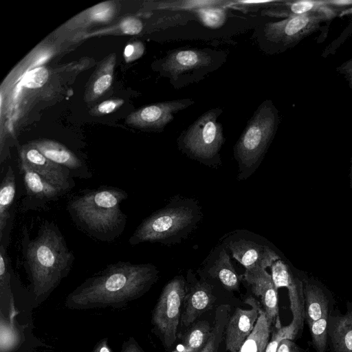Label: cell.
Masks as SVG:
<instances>
[{"instance_id":"obj_1","label":"cell","mask_w":352,"mask_h":352,"mask_svg":"<svg viewBox=\"0 0 352 352\" xmlns=\"http://www.w3.org/2000/svg\"><path fill=\"white\" fill-rule=\"evenodd\" d=\"M158 273L150 263L120 261L110 265L69 293L65 307L78 310L122 309L147 292L157 281Z\"/></svg>"},{"instance_id":"obj_2","label":"cell","mask_w":352,"mask_h":352,"mask_svg":"<svg viewBox=\"0 0 352 352\" xmlns=\"http://www.w3.org/2000/svg\"><path fill=\"white\" fill-rule=\"evenodd\" d=\"M30 280L35 299L45 300L69 273L72 252L53 224H46L37 237L29 241L25 250Z\"/></svg>"},{"instance_id":"obj_3","label":"cell","mask_w":352,"mask_h":352,"mask_svg":"<svg viewBox=\"0 0 352 352\" xmlns=\"http://www.w3.org/2000/svg\"><path fill=\"white\" fill-rule=\"evenodd\" d=\"M201 206L197 200L175 195L162 208L145 219L129 239L134 245L143 242L164 245L179 243L201 222Z\"/></svg>"},{"instance_id":"obj_4","label":"cell","mask_w":352,"mask_h":352,"mask_svg":"<svg viewBox=\"0 0 352 352\" xmlns=\"http://www.w3.org/2000/svg\"><path fill=\"white\" fill-rule=\"evenodd\" d=\"M278 114L269 101L256 111L234 148L238 180H245L258 168L274 137Z\"/></svg>"},{"instance_id":"obj_5","label":"cell","mask_w":352,"mask_h":352,"mask_svg":"<svg viewBox=\"0 0 352 352\" xmlns=\"http://www.w3.org/2000/svg\"><path fill=\"white\" fill-rule=\"evenodd\" d=\"M126 197V192L117 188L98 189L76 198L70 208L89 229L107 232L124 223L126 217L120 204Z\"/></svg>"},{"instance_id":"obj_6","label":"cell","mask_w":352,"mask_h":352,"mask_svg":"<svg viewBox=\"0 0 352 352\" xmlns=\"http://www.w3.org/2000/svg\"><path fill=\"white\" fill-rule=\"evenodd\" d=\"M221 109H211L200 116L179 141L181 150L189 157L206 166L221 164L220 149L224 142L221 125L217 121Z\"/></svg>"},{"instance_id":"obj_7","label":"cell","mask_w":352,"mask_h":352,"mask_svg":"<svg viewBox=\"0 0 352 352\" xmlns=\"http://www.w3.org/2000/svg\"><path fill=\"white\" fill-rule=\"evenodd\" d=\"M186 292V279L176 276L164 287L152 311L153 331L166 349L176 342Z\"/></svg>"},{"instance_id":"obj_8","label":"cell","mask_w":352,"mask_h":352,"mask_svg":"<svg viewBox=\"0 0 352 352\" xmlns=\"http://www.w3.org/2000/svg\"><path fill=\"white\" fill-rule=\"evenodd\" d=\"M222 243L245 270H265L280 258L265 239L245 230L229 233Z\"/></svg>"},{"instance_id":"obj_9","label":"cell","mask_w":352,"mask_h":352,"mask_svg":"<svg viewBox=\"0 0 352 352\" xmlns=\"http://www.w3.org/2000/svg\"><path fill=\"white\" fill-rule=\"evenodd\" d=\"M326 20L325 16L316 12L291 15L284 20L267 23L264 32L272 43L289 46L316 31Z\"/></svg>"},{"instance_id":"obj_10","label":"cell","mask_w":352,"mask_h":352,"mask_svg":"<svg viewBox=\"0 0 352 352\" xmlns=\"http://www.w3.org/2000/svg\"><path fill=\"white\" fill-rule=\"evenodd\" d=\"M212 284L201 278L198 280L192 270L186 276V292L180 318V326L186 329L204 312L212 309L215 296Z\"/></svg>"},{"instance_id":"obj_11","label":"cell","mask_w":352,"mask_h":352,"mask_svg":"<svg viewBox=\"0 0 352 352\" xmlns=\"http://www.w3.org/2000/svg\"><path fill=\"white\" fill-rule=\"evenodd\" d=\"M271 267L272 277L277 289L286 287L292 314L291 324L295 327L298 338L302 335L305 321V300L302 280L296 276L289 265L281 258Z\"/></svg>"},{"instance_id":"obj_12","label":"cell","mask_w":352,"mask_h":352,"mask_svg":"<svg viewBox=\"0 0 352 352\" xmlns=\"http://www.w3.org/2000/svg\"><path fill=\"white\" fill-rule=\"evenodd\" d=\"M198 273L201 277H206L201 278L206 280L212 279L228 292L239 291L241 276L236 271L230 254L223 243L210 252Z\"/></svg>"},{"instance_id":"obj_13","label":"cell","mask_w":352,"mask_h":352,"mask_svg":"<svg viewBox=\"0 0 352 352\" xmlns=\"http://www.w3.org/2000/svg\"><path fill=\"white\" fill-rule=\"evenodd\" d=\"M193 103L190 99H182L153 104L131 113L125 122L139 129H162L173 120L175 113Z\"/></svg>"},{"instance_id":"obj_14","label":"cell","mask_w":352,"mask_h":352,"mask_svg":"<svg viewBox=\"0 0 352 352\" xmlns=\"http://www.w3.org/2000/svg\"><path fill=\"white\" fill-rule=\"evenodd\" d=\"M251 305L250 309L236 308L229 318L225 330L226 349L228 352H238L244 342L252 332L257 321L260 302L253 297L245 300Z\"/></svg>"},{"instance_id":"obj_15","label":"cell","mask_w":352,"mask_h":352,"mask_svg":"<svg viewBox=\"0 0 352 352\" xmlns=\"http://www.w3.org/2000/svg\"><path fill=\"white\" fill-rule=\"evenodd\" d=\"M250 287L252 292L260 299L261 308L266 318L273 324L281 327L278 319V289L276 287L272 275L265 269L245 270L241 276Z\"/></svg>"},{"instance_id":"obj_16","label":"cell","mask_w":352,"mask_h":352,"mask_svg":"<svg viewBox=\"0 0 352 352\" xmlns=\"http://www.w3.org/2000/svg\"><path fill=\"white\" fill-rule=\"evenodd\" d=\"M21 160L59 190L71 187L70 170L58 164L43 155L31 144L24 146L20 152Z\"/></svg>"},{"instance_id":"obj_17","label":"cell","mask_w":352,"mask_h":352,"mask_svg":"<svg viewBox=\"0 0 352 352\" xmlns=\"http://www.w3.org/2000/svg\"><path fill=\"white\" fill-rule=\"evenodd\" d=\"M305 300V320L309 324L322 318H328L334 309L335 300L331 292L314 278L302 280Z\"/></svg>"},{"instance_id":"obj_18","label":"cell","mask_w":352,"mask_h":352,"mask_svg":"<svg viewBox=\"0 0 352 352\" xmlns=\"http://www.w3.org/2000/svg\"><path fill=\"white\" fill-rule=\"evenodd\" d=\"M328 348L330 352H352V302L345 311L333 309L327 319Z\"/></svg>"},{"instance_id":"obj_19","label":"cell","mask_w":352,"mask_h":352,"mask_svg":"<svg viewBox=\"0 0 352 352\" xmlns=\"http://www.w3.org/2000/svg\"><path fill=\"white\" fill-rule=\"evenodd\" d=\"M212 56L205 51L184 50L169 54L164 59L162 67L175 80L182 74L206 67L212 65Z\"/></svg>"},{"instance_id":"obj_20","label":"cell","mask_w":352,"mask_h":352,"mask_svg":"<svg viewBox=\"0 0 352 352\" xmlns=\"http://www.w3.org/2000/svg\"><path fill=\"white\" fill-rule=\"evenodd\" d=\"M50 160L69 170L82 167V161L63 144L50 140H38L30 143Z\"/></svg>"},{"instance_id":"obj_21","label":"cell","mask_w":352,"mask_h":352,"mask_svg":"<svg viewBox=\"0 0 352 352\" xmlns=\"http://www.w3.org/2000/svg\"><path fill=\"white\" fill-rule=\"evenodd\" d=\"M116 14L114 1H106L97 4L80 13L65 23L67 29L75 30L95 23H107Z\"/></svg>"},{"instance_id":"obj_22","label":"cell","mask_w":352,"mask_h":352,"mask_svg":"<svg viewBox=\"0 0 352 352\" xmlns=\"http://www.w3.org/2000/svg\"><path fill=\"white\" fill-rule=\"evenodd\" d=\"M116 63V54H112L100 64L86 90L85 98L87 102L96 100L111 87Z\"/></svg>"},{"instance_id":"obj_23","label":"cell","mask_w":352,"mask_h":352,"mask_svg":"<svg viewBox=\"0 0 352 352\" xmlns=\"http://www.w3.org/2000/svg\"><path fill=\"white\" fill-rule=\"evenodd\" d=\"M212 327L206 320H200L189 327L182 336V342L173 352H201L206 345Z\"/></svg>"},{"instance_id":"obj_24","label":"cell","mask_w":352,"mask_h":352,"mask_svg":"<svg viewBox=\"0 0 352 352\" xmlns=\"http://www.w3.org/2000/svg\"><path fill=\"white\" fill-rule=\"evenodd\" d=\"M21 167L24 173V181L29 195L39 199H55L60 192L39 174L32 170L21 160Z\"/></svg>"},{"instance_id":"obj_25","label":"cell","mask_w":352,"mask_h":352,"mask_svg":"<svg viewBox=\"0 0 352 352\" xmlns=\"http://www.w3.org/2000/svg\"><path fill=\"white\" fill-rule=\"evenodd\" d=\"M272 324L261 307L255 327L238 352H265L269 342Z\"/></svg>"},{"instance_id":"obj_26","label":"cell","mask_w":352,"mask_h":352,"mask_svg":"<svg viewBox=\"0 0 352 352\" xmlns=\"http://www.w3.org/2000/svg\"><path fill=\"white\" fill-rule=\"evenodd\" d=\"M16 192L15 177L12 169L9 167L1 184L0 188V239L10 218V208Z\"/></svg>"},{"instance_id":"obj_27","label":"cell","mask_w":352,"mask_h":352,"mask_svg":"<svg viewBox=\"0 0 352 352\" xmlns=\"http://www.w3.org/2000/svg\"><path fill=\"white\" fill-rule=\"evenodd\" d=\"M230 306L221 305L216 310L215 320L208 341L201 352H219L220 344L228 324Z\"/></svg>"},{"instance_id":"obj_28","label":"cell","mask_w":352,"mask_h":352,"mask_svg":"<svg viewBox=\"0 0 352 352\" xmlns=\"http://www.w3.org/2000/svg\"><path fill=\"white\" fill-rule=\"evenodd\" d=\"M289 16L316 12L325 16L328 20L336 16V10L330 6L327 1L301 0L285 2Z\"/></svg>"},{"instance_id":"obj_29","label":"cell","mask_w":352,"mask_h":352,"mask_svg":"<svg viewBox=\"0 0 352 352\" xmlns=\"http://www.w3.org/2000/svg\"><path fill=\"white\" fill-rule=\"evenodd\" d=\"M327 319L322 318L309 324L311 343L316 352H327L328 348Z\"/></svg>"},{"instance_id":"obj_30","label":"cell","mask_w":352,"mask_h":352,"mask_svg":"<svg viewBox=\"0 0 352 352\" xmlns=\"http://www.w3.org/2000/svg\"><path fill=\"white\" fill-rule=\"evenodd\" d=\"M195 11L201 21L210 28L221 27L226 19V12L219 7H204L196 9Z\"/></svg>"},{"instance_id":"obj_31","label":"cell","mask_w":352,"mask_h":352,"mask_svg":"<svg viewBox=\"0 0 352 352\" xmlns=\"http://www.w3.org/2000/svg\"><path fill=\"white\" fill-rule=\"evenodd\" d=\"M298 338V333L291 323L287 326L281 327L273 333L272 339L269 341L265 352H276L283 340H294Z\"/></svg>"},{"instance_id":"obj_32","label":"cell","mask_w":352,"mask_h":352,"mask_svg":"<svg viewBox=\"0 0 352 352\" xmlns=\"http://www.w3.org/2000/svg\"><path fill=\"white\" fill-rule=\"evenodd\" d=\"M49 78V71L45 67H38L30 71L25 76L23 85L29 89L43 87Z\"/></svg>"},{"instance_id":"obj_33","label":"cell","mask_w":352,"mask_h":352,"mask_svg":"<svg viewBox=\"0 0 352 352\" xmlns=\"http://www.w3.org/2000/svg\"><path fill=\"white\" fill-rule=\"evenodd\" d=\"M122 34L135 35L140 34L143 29L142 21L135 16H126L120 21Z\"/></svg>"},{"instance_id":"obj_34","label":"cell","mask_w":352,"mask_h":352,"mask_svg":"<svg viewBox=\"0 0 352 352\" xmlns=\"http://www.w3.org/2000/svg\"><path fill=\"white\" fill-rule=\"evenodd\" d=\"M124 100L120 98H113L104 100L92 109L94 115L102 116L109 114L121 107Z\"/></svg>"},{"instance_id":"obj_35","label":"cell","mask_w":352,"mask_h":352,"mask_svg":"<svg viewBox=\"0 0 352 352\" xmlns=\"http://www.w3.org/2000/svg\"><path fill=\"white\" fill-rule=\"evenodd\" d=\"M144 52V44L140 41H133L125 47L124 58L126 63H130L140 58Z\"/></svg>"},{"instance_id":"obj_36","label":"cell","mask_w":352,"mask_h":352,"mask_svg":"<svg viewBox=\"0 0 352 352\" xmlns=\"http://www.w3.org/2000/svg\"><path fill=\"white\" fill-rule=\"evenodd\" d=\"M6 256V252L4 251L3 247L1 245V253H0V281H1V288L6 285L7 278L8 276L7 271V260Z\"/></svg>"},{"instance_id":"obj_37","label":"cell","mask_w":352,"mask_h":352,"mask_svg":"<svg viewBox=\"0 0 352 352\" xmlns=\"http://www.w3.org/2000/svg\"><path fill=\"white\" fill-rule=\"evenodd\" d=\"M120 352H144L138 342L130 336L122 344Z\"/></svg>"},{"instance_id":"obj_38","label":"cell","mask_w":352,"mask_h":352,"mask_svg":"<svg viewBox=\"0 0 352 352\" xmlns=\"http://www.w3.org/2000/svg\"><path fill=\"white\" fill-rule=\"evenodd\" d=\"M343 74L352 88V59L345 62L337 69Z\"/></svg>"},{"instance_id":"obj_39","label":"cell","mask_w":352,"mask_h":352,"mask_svg":"<svg viewBox=\"0 0 352 352\" xmlns=\"http://www.w3.org/2000/svg\"><path fill=\"white\" fill-rule=\"evenodd\" d=\"M91 352H112L111 349L108 344V339L103 338L100 340L95 345Z\"/></svg>"},{"instance_id":"obj_40","label":"cell","mask_w":352,"mask_h":352,"mask_svg":"<svg viewBox=\"0 0 352 352\" xmlns=\"http://www.w3.org/2000/svg\"><path fill=\"white\" fill-rule=\"evenodd\" d=\"M295 343L292 340H283L277 349L276 352H293Z\"/></svg>"},{"instance_id":"obj_41","label":"cell","mask_w":352,"mask_h":352,"mask_svg":"<svg viewBox=\"0 0 352 352\" xmlns=\"http://www.w3.org/2000/svg\"><path fill=\"white\" fill-rule=\"evenodd\" d=\"M332 8L346 7L352 5V0H326Z\"/></svg>"},{"instance_id":"obj_42","label":"cell","mask_w":352,"mask_h":352,"mask_svg":"<svg viewBox=\"0 0 352 352\" xmlns=\"http://www.w3.org/2000/svg\"><path fill=\"white\" fill-rule=\"evenodd\" d=\"M293 352H309V351L306 349L305 350V349H300L298 346H297L295 344L294 349H293Z\"/></svg>"},{"instance_id":"obj_43","label":"cell","mask_w":352,"mask_h":352,"mask_svg":"<svg viewBox=\"0 0 352 352\" xmlns=\"http://www.w3.org/2000/svg\"><path fill=\"white\" fill-rule=\"evenodd\" d=\"M351 14H352V8H349L346 10H343L340 14V16H343L344 15Z\"/></svg>"},{"instance_id":"obj_44","label":"cell","mask_w":352,"mask_h":352,"mask_svg":"<svg viewBox=\"0 0 352 352\" xmlns=\"http://www.w3.org/2000/svg\"><path fill=\"white\" fill-rule=\"evenodd\" d=\"M350 177H351V186L352 188V164H351V170Z\"/></svg>"}]
</instances>
